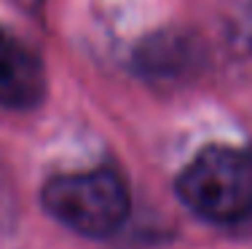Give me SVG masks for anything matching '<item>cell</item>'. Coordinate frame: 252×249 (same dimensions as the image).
I'll return each instance as SVG.
<instances>
[{
  "label": "cell",
  "mask_w": 252,
  "mask_h": 249,
  "mask_svg": "<svg viewBox=\"0 0 252 249\" xmlns=\"http://www.w3.org/2000/svg\"><path fill=\"white\" fill-rule=\"evenodd\" d=\"M46 212L83 236H107L129 215V191L110 169L59 174L43 185Z\"/></svg>",
  "instance_id": "obj_2"
},
{
  "label": "cell",
  "mask_w": 252,
  "mask_h": 249,
  "mask_svg": "<svg viewBox=\"0 0 252 249\" xmlns=\"http://www.w3.org/2000/svg\"><path fill=\"white\" fill-rule=\"evenodd\" d=\"M177 193L190 212L209 222H239L252 215V150L204 147L177 177Z\"/></svg>",
  "instance_id": "obj_1"
},
{
  "label": "cell",
  "mask_w": 252,
  "mask_h": 249,
  "mask_svg": "<svg viewBox=\"0 0 252 249\" xmlns=\"http://www.w3.org/2000/svg\"><path fill=\"white\" fill-rule=\"evenodd\" d=\"M46 94V70L40 56L0 25V105L14 110L35 108Z\"/></svg>",
  "instance_id": "obj_3"
}]
</instances>
